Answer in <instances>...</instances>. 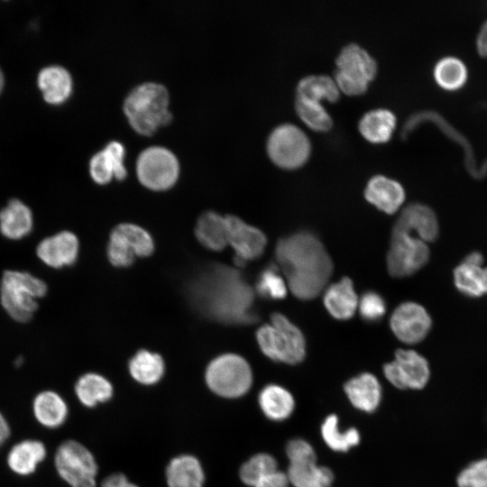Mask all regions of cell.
<instances>
[{"label":"cell","mask_w":487,"mask_h":487,"mask_svg":"<svg viewBox=\"0 0 487 487\" xmlns=\"http://www.w3.org/2000/svg\"><path fill=\"white\" fill-rule=\"evenodd\" d=\"M190 301L203 315L225 324H251L258 319L253 311L254 291L235 269L213 264L188 284Z\"/></svg>","instance_id":"obj_1"},{"label":"cell","mask_w":487,"mask_h":487,"mask_svg":"<svg viewBox=\"0 0 487 487\" xmlns=\"http://www.w3.org/2000/svg\"><path fill=\"white\" fill-rule=\"evenodd\" d=\"M275 258L288 289L301 300L318 296L333 272V262L324 244L308 231L280 238L275 247Z\"/></svg>","instance_id":"obj_2"},{"label":"cell","mask_w":487,"mask_h":487,"mask_svg":"<svg viewBox=\"0 0 487 487\" xmlns=\"http://www.w3.org/2000/svg\"><path fill=\"white\" fill-rule=\"evenodd\" d=\"M168 106L169 93L166 87L156 82H146L129 93L124 103V112L137 133L151 135L160 126L171 121Z\"/></svg>","instance_id":"obj_3"},{"label":"cell","mask_w":487,"mask_h":487,"mask_svg":"<svg viewBox=\"0 0 487 487\" xmlns=\"http://www.w3.org/2000/svg\"><path fill=\"white\" fill-rule=\"evenodd\" d=\"M262 354L274 362L298 364L306 356V339L302 331L281 313L271 316V324L256 331Z\"/></svg>","instance_id":"obj_4"},{"label":"cell","mask_w":487,"mask_h":487,"mask_svg":"<svg viewBox=\"0 0 487 487\" xmlns=\"http://www.w3.org/2000/svg\"><path fill=\"white\" fill-rule=\"evenodd\" d=\"M47 292L41 279L24 271H7L0 284V299L8 315L16 321H28L38 307L37 299Z\"/></svg>","instance_id":"obj_5"},{"label":"cell","mask_w":487,"mask_h":487,"mask_svg":"<svg viewBox=\"0 0 487 487\" xmlns=\"http://www.w3.org/2000/svg\"><path fill=\"white\" fill-rule=\"evenodd\" d=\"M208 388L225 398H238L252 387L253 372L241 355L225 354L212 360L205 373Z\"/></svg>","instance_id":"obj_6"},{"label":"cell","mask_w":487,"mask_h":487,"mask_svg":"<svg viewBox=\"0 0 487 487\" xmlns=\"http://www.w3.org/2000/svg\"><path fill=\"white\" fill-rule=\"evenodd\" d=\"M335 64L334 79L338 88L348 95L365 92L377 72L375 59L355 42H350L340 50Z\"/></svg>","instance_id":"obj_7"},{"label":"cell","mask_w":487,"mask_h":487,"mask_svg":"<svg viewBox=\"0 0 487 487\" xmlns=\"http://www.w3.org/2000/svg\"><path fill=\"white\" fill-rule=\"evenodd\" d=\"M60 477L70 487H96L97 464L93 454L76 440L62 442L54 455Z\"/></svg>","instance_id":"obj_8"},{"label":"cell","mask_w":487,"mask_h":487,"mask_svg":"<svg viewBox=\"0 0 487 487\" xmlns=\"http://www.w3.org/2000/svg\"><path fill=\"white\" fill-rule=\"evenodd\" d=\"M310 151L311 143L306 133L291 123L277 125L267 140L269 157L284 169H295L304 164Z\"/></svg>","instance_id":"obj_9"},{"label":"cell","mask_w":487,"mask_h":487,"mask_svg":"<svg viewBox=\"0 0 487 487\" xmlns=\"http://www.w3.org/2000/svg\"><path fill=\"white\" fill-rule=\"evenodd\" d=\"M428 259L429 248L426 242L410 234L391 232L386 257L391 276H411L423 268Z\"/></svg>","instance_id":"obj_10"},{"label":"cell","mask_w":487,"mask_h":487,"mask_svg":"<svg viewBox=\"0 0 487 487\" xmlns=\"http://www.w3.org/2000/svg\"><path fill=\"white\" fill-rule=\"evenodd\" d=\"M140 182L153 190H164L176 182L179 165L176 156L168 149L152 146L142 151L136 162Z\"/></svg>","instance_id":"obj_11"},{"label":"cell","mask_w":487,"mask_h":487,"mask_svg":"<svg viewBox=\"0 0 487 487\" xmlns=\"http://www.w3.org/2000/svg\"><path fill=\"white\" fill-rule=\"evenodd\" d=\"M387 381L400 390H421L430 378V369L427 359L411 349H399L394 359L383 365Z\"/></svg>","instance_id":"obj_12"},{"label":"cell","mask_w":487,"mask_h":487,"mask_svg":"<svg viewBox=\"0 0 487 487\" xmlns=\"http://www.w3.org/2000/svg\"><path fill=\"white\" fill-rule=\"evenodd\" d=\"M390 326L395 336L408 345L424 340L432 326V319L420 304L407 301L400 304L392 312Z\"/></svg>","instance_id":"obj_13"},{"label":"cell","mask_w":487,"mask_h":487,"mask_svg":"<svg viewBox=\"0 0 487 487\" xmlns=\"http://www.w3.org/2000/svg\"><path fill=\"white\" fill-rule=\"evenodd\" d=\"M225 217L227 242L234 250L236 265L244 266L247 261L261 257L267 244L265 234L237 216H226Z\"/></svg>","instance_id":"obj_14"},{"label":"cell","mask_w":487,"mask_h":487,"mask_svg":"<svg viewBox=\"0 0 487 487\" xmlns=\"http://www.w3.org/2000/svg\"><path fill=\"white\" fill-rule=\"evenodd\" d=\"M391 232L407 233L426 243L433 242L438 236V221L431 207L422 203H411L401 210Z\"/></svg>","instance_id":"obj_15"},{"label":"cell","mask_w":487,"mask_h":487,"mask_svg":"<svg viewBox=\"0 0 487 487\" xmlns=\"http://www.w3.org/2000/svg\"><path fill=\"white\" fill-rule=\"evenodd\" d=\"M483 256L470 253L454 270V282L464 295L477 298L487 294V267H482Z\"/></svg>","instance_id":"obj_16"},{"label":"cell","mask_w":487,"mask_h":487,"mask_svg":"<svg viewBox=\"0 0 487 487\" xmlns=\"http://www.w3.org/2000/svg\"><path fill=\"white\" fill-rule=\"evenodd\" d=\"M79 243L69 231L43 239L37 247V255L48 266L61 268L73 264L78 255Z\"/></svg>","instance_id":"obj_17"},{"label":"cell","mask_w":487,"mask_h":487,"mask_svg":"<svg viewBox=\"0 0 487 487\" xmlns=\"http://www.w3.org/2000/svg\"><path fill=\"white\" fill-rule=\"evenodd\" d=\"M366 200L386 214L395 213L405 200L403 186L382 174L372 176L364 188Z\"/></svg>","instance_id":"obj_18"},{"label":"cell","mask_w":487,"mask_h":487,"mask_svg":"<svg viewBox=\"0 0 487 487\" xmlns=\"http://www.w3.org/2000/svg\"><path fill=\"white\" fill-rule=\"evenodd\" d=\"M124 148L118 142H109L90 160L89 170L93 180L98 184L108 183L113 177L122 180L127 171L124 165Z\"/></svg>","instance_id":"obj_19"},{"label":"cell","mask_w":487,"mask_h":487,"mask_svg":"<svg viewBox=\"0 0 487 487\" xmlns=\"http://www.w3.org/2000/svg\"><path fill=\"white\" fill-rule=\"evenodd\" d=\"M344 390L351 404L363 412L375 411L381 401V385L370 372L351 378L345 383Z\"/></svg>","instance_id":"obj_20"},{"label":"cell","mask_w":487,"mask_h":487,"mask_svg":"<svg viewBox=\"0 0 487 487\" xmlns=\"http://www.w3.org/2000/svg\"><path fill=\"white\" fill-rule=\"evenodd\" d=\"M358 300L353 281L348 277L328 286L323 296L326 309L337 320L350 319L358 308Z\"/></svg>","instance_id":"obj_21"},{"label":"cell","mask_w":487,"mask_h":487,"mask_svg":"<svg viewBox=\"0 0 487 487\" xmlns=\"http://www.w3.org/2000/svg\"><path fill=\"white\" fill-rule=\"evenodd\" d=\"M46 455L47 450L41 441L25 439L12 446L7 455V465L13 473L28 476L36 471Z\"/></svg>","instance_id":"obj_22"},{"label":"cell","mask_w":487,"mask_h":487,"mask_svg":"<svg viewBox=\"0 0 487 487\" xmlns=\"http://www.w3.org/2000/svg\"><path fill=\"white\" fill-rule=\"evenodd\" d=\"M32 413L39 424L52 429L65 423L69 408L65 400L58 392L43 391L33 399Z\"/></svg>","instance_id":"obj_23"},{"label":"cell","mask_w":487,"mask_h":487,"mask_svg":"<svg viewBox=\"0 0 487 487\" xmlns=\"http://www.w3.org/2000/svg\"><path fill=\"white\" fill-rule=\"evenodd\" d=\"M286 473L294 487H331L334 481L333 472L318 465L317 459L289 463Z\"/></svg>","instance_id":"obj_24"},{"label":"cell","mask_w":487,"mask_h":487,"mask_svg":"<svg viewBox=\"0 0 487 487\" xmlns=\"http://www.w3.org/2000/svg\"><path fill=\"white\" fill-rule=\"evenodd\" d=\"M166 480L169 487H203L205 474L195 456L182 455L169 463Z\"/></svg>","instance_id":"obj_25"},{"label":"cell","mask_w":487,"mask_h":487,"mask_svg":"<svg viewBox=\"0 0 487 487\" xmlns=\"http://www.w3.org/2000/svg\"><path fill=\"white\" fill-rule=\"evenodd\" d=\"M33 225L31 209L17 199H12L0 211V231L9 239L18 240L32 231Z\"/></svg>","instance_id":"obj_26"},{"label":"cell","mask_w":487,"mask_h":487,"mask_svg":"<svg viewBox=\"0 0 487 487\" xmlns=\"http://www.w3.org/2000/svg\"><path fill=\"white\" fill-rule=\"evenodd\" d=\"M258 402L262 413L273 421L289 418L295 409L292 394L278 384L266 385L259 394Z\"/></svg>","instance_id":"obj_27"},{"label":"cell","mask_w":487,"mask_h":487,"mask_svg":"<svg viewBox=\"0 0 487 487\" xmlns=\"http://www.w3.org/2000/svg\"><path fill=\"white\" fill-rule=\"evenodd\" d=\"M396 126L395 114L384 107H377L365 112L358 122L362 135L372 142L388 141Z\"/></svg>","instance_id":"obj_28"},{"label":"cell","mask_w":487,"mask_h":487,"mask_svg":"<svg viewBox=\"0 0 487 487\" xmlns=\"http://www.w3.org/2000/svg\"><path fill=\"white\" fill-rule=\"evenodd\" d=\"M38 85L45 101L57 105L69 96L72 90V78L64 68L50 66L39 73Z\"/></svg>","instance_id":"obj_29"},{"label":"cell","mask_w":487,"mask_h":487,"mask_svg":"<svg viewBox=\"0 0 487 487\" xmlns=\"http://www.w3.org/2000/svg\"><path fill=\"white\" fill-rule=\"evenodd\" d=\"M195 234L206 248L222 251L228 244L225 217L214 211L205 212L198 219Z\"/></svg>","instance_id":"obj_30"},{"label":"cell","mask_w":487,"mask_h":487,"mask_svg":"<svg viewBox=\"0 0 487 487\" xmlns=\"http://www.w3.org/2000/svg\"><path fill=\"white\" fill-rule=\"evenodd\" d=\"M75 393L81 404L87 408H94L112 398L113 386L104 376L88 372L77 381Z\"/></svg>","instance_id":"obj_31"},{"label":"cell","mask_w":487,"mask_h":487,"mask_svg":"<svg viewBox=\"0 0 487 487\" xmlns=\"http://www.w3.org/2000/svg\"><path fill=\"white\" fill-rule=\"evenodd\" d=\"M128 368L137 382L152 385L162 378L165 363L160 354L142 349L131 358Z\"/></svg>","instance_id":"obj_32"},{"label":"cell","mask_w":487,"mask_h":487,"mask_svg":"<svg viewBox=\"0 0 487 487\" xmlns=\"http://www.w3.org/2000/svg\"><path fill=\"white\" fill-rule=\"evenodd\" d=\"M296 96L318 102L323 98L335 102L340 94L333 78L326 74H311L299 80Z\"/></svg>","instance_id":"obj_33"},{"label":"cell","mask_w":487,"mask_h":487,"mask_svg":"<svg viewBox=\"0 0 487 487\" xmlns=\"http://www.w3.org/2000/svg\"><path fill=\"white\" fill-rule=\"evenodd\" d=\"M433 76L439 87L448 91H455L466 83L468 70L460 59L446 56L438 60L435 64Z\"/></svg>","instance_id":"obj_34"},{"label":"cell","mask_w":487,"mask_h":487,"mask_svg":"<svg viewBox=\"0 0 487 487\" xmlns=\"http://www.w3.org/2000/svg\"><path fill=\"white\" fill-rule=\"evenodd\" d=\"M320 432L326 445L335 452H347L360 443V434L355 427L341 431L336 415L327 416L321 425Z\"/></svg>","instance_id":"obj_35"},{"label":"cell","mask_w":487,"mask_h":487,"mask_svg":"<svg viewBox=\"0 0 487 487\" xmlns=\"http://www.w3.org/2000/svg\"><path fill=\"white\" fill-rule=\"evenodd\" d=\"M295 110L301 120L313 130L324 132L333 125L330 114L318 101L296 96Z\"/></svg>","instance_id":"obj_36"},{"label":"cell","mask_w":487,"mask_h":487,"mask_svg":"<svg viewBox=\"0 0 487 487\" xmlns=\"http://www.w3.org/2000/svg\"><path fill=\"white\" fill-rule=\"evenodd\" d=\"M255 290L261 298L279 300L287 296L288 286L283 275L280 273L279 268L271 264L259 274L255 283Z\"/></svg>","instance_id":"obj_37"},{"label":"cell","mask_w":487,"mask_h":487,"mask_svg":"<svg viewBox=\"0 0 487 487\" xmlns=\"http://www.w3.org/2000/svg\"><path fill=\"white\" fill-rule=\"evenodd\" d=\"M278 470V463L269 454H257L243 464L239 471L242 482L254 487L265 475Z\"/></svg>","instance_id":"obj_38"},{"label":"cell","mask_w":487,"mask_h":487,"mask_svg":"<svg viewBox=\"0 0 487 487\" xmlns=\"http://www.w3.org/2000/svg\"><path fill=\"white\" fill-rule=\"evenodd\" d=\"M114 231L125 241L135 256L146 257L153 253V240L151 234L141 226L125 223L115 226Z\"/></svg>","instance_id":"obj_39"},{"label":"cell","mask_w":487,"mask_h":487,"mask_svg":"<svg viewBox=\"0 0 487 487\" xmlns=\"http://www.w3.org/2000/svg\"><path fill=\"white\" fill-rule=\"evenodd\" d=\"M358 309L361 317L367 323H375L385 315L387 307L381 295L369 290L364 292L358 300Z\"/></svg>","instance_id":"obj_40"},{"label":"cell","mask_w":487,"mask_h":487,"mask_svg":"<svg viewBox=\"0 0 487 487\" xmlns=\"http://www.w3.org/2000/svg\"><path fill=\"white\" fill-rule=\"evenodd\" d=\"M457 487H487V458L474 460L456 477Z\"/></svg>","instance_id":"obj_41"},{"label":"cell","mask_w":487,"mask_h":487,"mask_svg":"<svg viewBox=\"0 0 487 487\" xmlns=\"http://www.w3.org/2000/svg\"><path fill=\"white\" fill-rule=\"evenodd\" d=\"M107 256L114 266L129 267L134 262L135 254L125 241L113 230L107 245Z\"/></svg>","instance_id":"obj_42"},{"label":"cell","mask_w":487,"mask_h":487,"mask_svg":"<svg viewBox=\"0 0 487 487\" xmlns=\"http://www.w3.org/2000/svg\"><path fill=\"white\" fill-rule=\"evenodd\" d=\"M286 455L289 463L317 459L313 446L302 438H294L289 441L286 446Z\"/></svg>","instance_id":"obj_43"},{"label":"cell","mask_w":487,"mask_h":487,"mask_svg":"<svg viewBox=\"0 0 487 487\" xmlns=\"http://www.w3.org/2000/svg\"><path fill=\"white\" fill-rule=\"evenodd\" d=\"M289 485L287 473L278 469L262 478L254 487H289Z\"/></svg>","instance_id":"obj_44"},{"label":"cell","mask_w":487,"mask_h":487,"mask_svg":"<svg viewBox=\"0 0 487 487\" xmlns=\"http://www.w3.org/2000/svg\"><path fill=\"white\" fill-rule=\"evenodd\" d=\"M101 487H138L128 481L123 473H113L107 476L102 482Z\"/></svg>","instance_id":"obj_45"},{"label":"cell","mask_w":487,"mask_h":487,"mask_svg":"<svg viewBox=\"0 0 487 487\" xmlns=\"http://www.w3.org/2000/svg\"><path fill=\"white\" fill-rule=\"evenodd\" d=\"M476 50L481 57L487 59V20L482 23L478 32Z\"/></svg>","instance_id":"obj_46"},{"label":"cell","mask_w":487,"mask_h":487,"mask_svg":"<svg viewBox=\"0 0 487 487\" xmlns=\"http://www.w3.org/2000/svg\"><path fill=\"white\" fill-rule=\"evenodd\" d=\"M10 433L9 424L5 416L0 412V447L8 439Z\"/></svg>","instance_id":"obj_47"},{"label":"cell","mask_w":487,"mask_h":487,"mask_svg":"<svg viewBox=\"0 0 487 487\" xmlns=\"http://www.w3.org/2000/svg\"><path fill=\"white\" fill-rule=\"evenodd\" d=\"M3 85H4V77H3L2 71L0 69V92L2 90Z\"/></svg>","instance_id":"obj_48"}]
</instances>
